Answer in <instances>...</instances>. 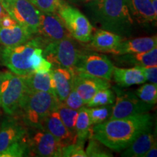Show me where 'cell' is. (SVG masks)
Segmentation results:
<instances>
[{
  "label": "cell",
  "mask_w": 157,
  "mask_h": 157,
  "mask_svg": "<svg viewBox=\"0 0 157 157\" xmlns=\"http://www.w3.org/2000/svg\"><path fill=\"white\" fill-rule=\"evenodd\" d=\"M152 124L151 116L147 113L109 119L94 125L92 137L108 148L119 152L124 150L143 132L151 130Z\"/></svg>",
  "instance_id": "1"
},
{
  "label": "cell",
  "mask_w": 157,
  "mask_h": 157,
  "mask_svg": "<svg viewBox=\"0 0 157 157\" xmlns=\"http://www.w3.org/2000/svg\"><path fill=\"white\" fill-rule=\"evenodd\" d=\"M94 21L102 29L121 36L132 31L134 20L127 0H96L87 5Z\"/></svg>",
  "instance_id": "2"
},
{
  "label": "cell",
  "mask_w": 157,
  "mask_h": 157,
  "mask_svg": "<svg viewBox=\"0 0 157 157\" xmlns=\"http://www.w3.org/2000/svg\"><path fill=\"white\" fill-rule=\"evenodd\" d=\"M60 102L52 93L26 91L18 112H21L25 126L42 129L45 118L56 109Z\"/></svg>",
  "instance_id": "3"
},
{
  "label": "cell",
  "mask_w": 157,
  "mask_h": 157,
  "mask_svg": "<svg viewBox=\"0 0 157 157\" xmlns=\"http://www.w3.org/2000/svg\"><path fill=\"white\" fill-rule=\"evenodd\" d=\"M42 46L41 38L31 39L23 44L0 49V60L15 75L25 76L33 71L31 56L35 49Z\"/></svg>",
  "instance_id": "4"
},
{
  "label": "cell",
  "mask_w": 157,
  "mask_h": 157,
  "mask_svg": "<svg viewBox=\"0 0 157 157\" xmlns=\"http://www.w3.org/2000/svg\"><path fill=\"white\" fill-rule=\"evenodd\" d=\"M56 13L62 21L71 36L82 43L90 42L93 27L79 10L65 0H60Z\"/></svg>",
  "instance_id": "5"
},
{
  "label": "cell",
  "mask_w": 157,
  "mask_h": 157,
  "mask_svg": "<svg viewBox=\"0 0 157 157\" xmlns=\"http://www.w3.org/2000/svg\"><path fill=\"white\" fill-rule=\"evenodd\" d=\"M42 49L43 56L52 63V68L56 66L73 70L82 52L78 48L71 36L55 42H45Z\"/></svg>",
  "instance_id": "6"
},
{
  "label": "cell",
  "mask_w": 157,
  "mask_h": 157,
  "mask_svg": "<svg viewBox=\"0 0 157 157\" xmlns=\"http://www.w3.org/2000/svg\"><path fill=\"white\" fill-rule=\"evenodd\" d=\"M26 91L23 76L7 72L0 86V107L7 114H16Z\"/></svg>",
  "instance_id": "7"
},
{
  "label": "cell",
  "mask_w": 157,
  "mask_h": 157,
  "mask_svg": "<svg viewBox=\"0 0 157 157\" xmlns=\"http://www.w3.org/2000/svg\"><path fill=\"white\" fill-rule=\"evenodd\" d=\"M0 3L17 24L31 34H38L40 11L29 0H0Z\"/></svg>",
  "instance_id": "8"
},
{
  "label": "cell",
  "mask_w": 157,
  "mask_h": 157,
  "mask_svg": "<svg viewBox=\"0 0 157 157\" xmlns=\"http://www.w3.org/2000/svg\"><path fill=\"white\" fill-rule=\"evenodd\" d=\"M113 68V63L105 55L82 51L74 71L110 81Z\"/></svg>",
  "instance_id": "9"
},
{
  "label": "cell",
  "mask_w": 157,
  "mask_h": 157,
  "mask_svg": "<svg viewBox=\"0 0 157 157\" xmlns=\"http://www.w3.org/2000/svg\"><path fill=\"white\" fill-rule=\"evenodd\" d=\"M117 93V98L113 105L112 113L109 119H121L130 116L148 113L154 105L146 103L131 92H123L113 87Z\"/></svg>",
  "instance_id": "10"
},
{
  "label": "cell",
  "mask_w": 157,
  "mask_h": 157,
  "mask_svg": "<svg viewBox=\"0 0 157 157\" xmlns=\"http://www.w3.org/2000/svg\"><path fill=\"white\" fill-rule=\"evenodd\" d=\"M28 135L31 154L41 157L60 156L63 145L58 139L43 129H34Z\"/></svg>",
  "instance_id": "11"
},
{
  "label": "cell",
  "mask_w": 157,
  "mask_h": 157,
  "mask_svg": "<svg viewBox=\"0 0 157 157\" xmlns=\"http://www.w3.org/2000/svg\"><path fill=\"white\" fill-rule=\"evenodd\" d=\"M38 33L42 36V44L71 36L62 21L56 13L40 12Z\"/></svg>",
  "instance_id": "12"
},
{
  "label": "cell",
  "mask_w": 157,
  "mask_h": 157,
  "mask_svg": "<svg viewBox=\"0 0 157 157\" xmlns=\"http://www.w3.org/2000/svg\"><path fill=\"white\" fill-rule=\"evenodd\" d=\"M74 87L81 96L85 105L98 91L105 88H110L111 84L109 81L104 78L74 71Z\"/></svg>",
  "instance_id": "13"
},
{
  "label": "cell",
  "mask_w": 157,
  "mask_h": 157,
  "mask_svg": "<svg viewBox=\"0 0 157 157\" xmlns=\"http://www.w3.org/2000/svg\"><path fill=\"white\" fill-rule=\"evenodd\" d=\"M28 133L24 123L13 117L7 118L0 125V153Z\"/></svg>",
  "instance_id": "14"
},
{
  "label": "cell",
  "mask_w": 157,
  "mask_h": 157,
  "mask_svg": "<svg viewBox=\"0 0 157 157\" xmlns=\"http://www.w3.org/2000/svg\"><path fill=\"white\" fill-rule=\"evenodd\" d=\"M42 129L50 133L61 143L63 146L76 143V138L71 135L59 117L56 109L51 112L42 123Z\"/></svg>",
  "instance_id": "15"
},
{
  "label": "cell",
  "mask_w": 157,
  "mask_h": 157,
  "mask_svg": "<svg viewBox=\"0 0 157 157\" xmlns=\"http://www.w3.org/2000/svg\"><path fill=\"white\" fill-rule=\"evenodd\" d=\"M156 36L139 37L128 40H123L119 43L117 48L111 52L114 56H121L125 54H134L147 52L156 48Z\"/></svg>",
  "instance_id": "16"
},
{
  "label": "cell",
  "mask_w": 157,
  "mask_h": 157,
  "mask_svg": "<svg viewBox=\"0 0 157 157\" xmlns=\"http://www.w3.org/2000/svg\"><path fill=\"white\" fill-rule=\"evenodd\" d=\"M52 75L56 95L59 101L63 102L73 88L74 71L62 67L52 68Z\"/></svg>",
  "instance_id": "17"
},
{
  "label": "cell",
  "mask_w": 157,
  "mask_h": 157,
  "mask_svg": "<svg viewBox=\"0 0 157 157\" xmlns=\"http://www.w3.org/2000/svg\"><path fill=\"white\" fill-rule=\"evenodd\" d=\"M122 40L123 36L121 35L101 29L92 34L90 45L96 51L111 53Z\"/></svg>",
  "instance_id": "18"
},
{
  "label": "cell",
  "mask_w": 157,
  "mask_h": 157,
  "mask_svg": "<svg viewBox=\"0 0 157 157\" xmlns=\"http://www.w3.org/2000/svg\"><path fill=\"white\" fill-rule=\"evenodd\" d=\"M133 20L141 24L156 22L157 11L153 7L152 0H127Z\"/></svg>",
  "instance_id": "19"
},
{
  "label": "cell",
  "mask_w": 157,
  "mask_h": 157,
  "mask_svg": "<svg viewBox=\"0 0 157 157\" xmlns=\"http://www.w3.org/2000/svg\"><path fill=\"white\" fill-rule=\"evenodd\" d=\"M112 76L118 86L122 87L140 84L146 82V76L139 66L129 68L114 67Z\"/></svg>",
  "instance_id": "20"
},
{
  "label": "cell",
  "mask_w": 157,
  "mask_h": 157,
  "mask_svg": "<svg viewBox=\"0 0 157 157\" xmlns=\"http://www.w3.org/2000/svg\"><path fill=\"white\" fill-rule=\"evenodd\" d=\"M24 77L27 91L48 92L56 94L52 70L47 73L32 71Z\"/></svg>",
  "instance_id": "21"
},
{
  "label": "cell",
  "mask_w": 157,
  "mask_h": 157,
  "mask_svg": "<svg viewBox=\"0 0 157 157\" xmlns=\"http://www.w3.org/2000/svg\"><path fill=\"white\" fill-rule=\"evenodd\" d=\"M31 34L22 25L17 24L9 28L0 27V44L5 47H13L30 40Z\"/></svg>",
  "instance_id": "22"
},
{
  "label": "cell",
  "mask_w": 157,
  "mask_h": 157,
  "mask_svg": "<svg viewBox=\"0 0 157 157\" xmlns=\"http://www.w3.org/2000/svg\"><path fill=\"white\" fill-rule=\"evenodd\" d=\"M155 143L156 141L154 135L151 132V130L146 131L139 135L124 149V151L121 154V156L143 157Z\"/></svg>",
  "instance_id": "23"
},
{
  "label": "cell",
  "mask_w": 157,
  "mask_h": 157,
  "mask_svg": "<svg viewBox=\"0 0 157 157\" xmlns=\"http://www.w3.org/2000/svg\"><path fill=\"white\" fill-rule=\"evenodd\" d=\"M119 56L118 62L134 66H157V48H153L147 52L134 54H125Z\"/></svg>",
  "instance_id": "24"
},
{
  "label": "cell",
  "mask_w": 157,
  "mask_h": 157,
  "mask_svg": "<svg viewBox=\"0 0 157 157\" xmlns=\"http://www.w3.org/2000/svg\"><path fill=\"white\" fill-rule=\"evenodd\" d=\"M92 122L88 111V108L82 107L78 111V114L76 117L75 130L76 141L84 143L86 139L89 135L90 128L92 127Z\"/></svg>",
  "instance_id": "25"
},
{
  "label": "cell",
  "mask_w": 157,
  "mask_h": 157,
  "mask_svg": "<svg viewBox=\"0 0 157 157\" xmlns=\"http://www.w3.org/2000/svg\"><path fill=\"white\" fill-rule=\"evenodd\" d=\"M56 111L65 126L67 127L69 132L71 133V135L76 138L75 124L78 110L71 109V108L68 107L63 102H60L56 108Z\"/></svg>",
  "instance_id": "26"
},
{
  "label": "cell",
  "mask_w": 157,
  "mask_h": 157,
  "mask_svg": "<svg viewBox=\"0 0 157 157\" xmlns=\"http://www.w3.org/2000/svg\"><path fill=\"white\" fill-rule=\"evenodd\" d=\"M31 154L29 148L28 133L21 140L10 145L8 148L0 153V157H21Z\"/></svg>",
  "instance_id": "27"
},
{
  "label": "cell",
  "mask_w": 157,
  "mask_h": 157,
  "mask_svg": "<svg viewBox=\"0 0 157 157\" xmlns=\"http://www.w3.org/2000/svg\"><path fill=\"white\" fill-rule=\"evenodd\" d=\"M115 101V95L109 88L100 90L87 103V107H96L101 105H112Z\"/></svg>",
  "instance_id": "28"
},
{
  "label": "cell",
  "mask_w": 157,
  "mask_h": 157,
  "mask_svg": "<svg viewBox=\"0 0 157 157\" xmlns=\"http://www.w3.org/2000/svg\"><path fill=\"white\" fill-rule=\"evenodd\" d=\"M112 105L88 107V111H89L92 124H98L108 120L112 113Z\"/></svg>",
  "instance_id": "29"
},
{
  "label": "cell",
  "mask_w": 157,
  "mask_h": 157,
  "mask_svg": "<svg viewBox=\"0 0 157 157\" xmlns=\"http://www.w3.org/2000/svg\"><path fill=\"white\" fill-rule=\"evenodd\" d=\"M135 95L145 103L154 105L157 101L156 84L148 83L143 84L137 89Z\"/></svg>",
  "instance_id": "30"
},
{
  "label": "cell",
  "mask_w": 157,
  "mask_h": 157,
  "mask_svg": "<svg viewBox=\"0 0 157 157\" xmlns=\"http://www.w3.org/2000/svg\"><path fill=\"white\" fill-rule=\"evenodd\" d=\"M105 146L92 137L85 152L87 156L90 157H111L113 156L111 151L104 148Z\"/></svg>",
  "instance_id": "31"
},
{
  "label": "cell",
  "mask_w": 157,
  "mask_h": 157,
  "mask_svg": "<svg viewBox=\"0 0 157 157\" xmlns=\"http://www.w3.org/2000/svg\"><path fill=\"white\" fill-rule=\"evenodd\" d=\"M84 143L76 142L62 147L60 156L62 157H87L84 150Z\"/></svg>",
  "instance_id": "32"
},
{
  "label": "cell",
  "mask_w": 157,
  "mask_h": 157,
  "mask_svg": "<svg viewBox=\"0 0 157 157\" xmlns=\"http://www.w3.org/2000/svg\"><path fill=\"white\" fill-rule=\"evenodd\" d=\"M40 12L56 13L60 0H29Z\"/></svg>",
  "instance_id": "33"
},
{
  "label": "cell",
  "mask_w": 157,
  "mask_h": 157,
  "mask_svg": "<svg viewBox=\"0 0 157 157\" xmlns=\"http://www.w3.org/2000/svg\"><path fill=\"white\" fill-rule=\"evenodd\" d=\"M63 103L68 107L74 110H79L84 105L83 100H82L81 96L79 95V94L77 93V91H76L74 86L67 96V98L63 101Z\"/></svg>",
  "instance_id": "34"
},
{
  "label": "cell",
  "mask_w": 157,
  "mask_h": 157,
  "mask_svg": "<svg viewBox=\"0 0 157 157\" xmlns=\"http://www.w3.org/2000/svg\"><path fill=\"white\" fill-rule=\"evenodd\" d=\"M142 69L143 74L146 76V81L148 80L153 84H157V67L156 66H139Z\"/></svg>",
  "instance_id": "35"
},
{
  "label": "cell",
  "mask_w": 157,
  "mask_h": 157,
  "mask_svg": "<svg viewBox=\"0 0 157 157\" xmlns=\"http://www.w3.org/2000/svg\"><path fill=\"white\" fill-rule=\"evenodd\" d=\"M16 24V21L7 13L4 15L0 21V27H3V28H9Z\"/></svg>",
  "instance_id": "36"
},
{
  "label": "cell",
  "mask_w": 157,
  "mask_h": 157,
  "mask_svg": "<svg viewBox=\"0 0 157 157\" xmlns=\"http://www.w3.org/2000/svg\"><path fill=\"white\" fill-rule=\"evenodd\" d=\"M157 156V146L156 143H155L150 149L144 154L143 157H156Z\"/></svg>",
  "instance_id": "37"
},
{
  "label": "cell",
  "mask_w": 157,
  "mask_h": 157,
  "mask_svg": "<svg viewBox=\"0 0 157 157\" xmlns=\"http://www.w3.org/2000/svg\"><path fill=\"white\" fill-rule=\"evenodd\" d=\"M65 1H68V2L75 4V5H84L87 6L94 2L96 0H65Z\"/></svg>",
  "instance_id": "38"
},
{
  "label": "cell",
  "mask_w": 157,
  "mask_h": 157,
  "mask_svg": "<svg viewBox=\"0 0 157 157\" xmlns=\"http://www.w3.org/2000/svg\"><path fill=\"white\" fill-rule=\"evenodd\" d=\"M7 13V12L5 11V10L4 9L3 6L2 5V4L0 3V21H1L2 17H3L4 15H5Z\"/></svg>",
  "instance_id": "39"
},
{
  "label": "cell",
  "mask_w": 157,
  "mask_h": 157,
  "mask_svg": "<svg viewBox=\"0 0 157 157\" xmlns=\"http://www.w3.org/2000/svg\"><path fill=\"white\" fill-rule=\"evenodd\" d=\"M6 74H7V72H6V73H4V72L0 71V86H1L3 80L5 79V78L6 76Z\"/></svg>",
  "instance_id": "40"
},
{
  "label": "cell",
  "mask_w": 157,
  "mask_h": 157,
  "mask_svg": "<svg viewBox=\"0 0 157 157\" xmlns=\"http://www.w3.org/2000/svg\"><path fill=\"white\" fill-rule=\"evenodd\" d=\"M0 61H1V60H0Z\"/></svg>",
  "instance_id": "41"
}]
</instances>
